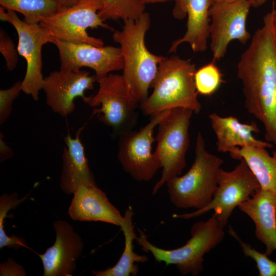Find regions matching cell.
I'll return each instance as SVG.
<instances>
[{
    "label": "cell",
    "mask_w": 276,
    "mask_h": 276,
    "mask_svg": "<svg viewBox=\"0 0 276 276\" xmlns=\"http://www.w3.org/2000/svg\"><path fill=\"white\" fill-rule=\"evenodd\" d=\"M0 52L4 56L7 69L12 71L18 62V53L11 38L6 32L0 29Z\"/></svg>",
    "instance_id": "83f0119b"
},
{
    "label": "cell",
    "mask_w": 276,
    "mask_h": 276,
    "mask_svg": "<svg viewBox=\"0 0 276 276\" xmlns=\"http://www.w3.org/2000/svg\"><path fill=\"white\" fill-rule=\"evenodd\" d=\"M238 208L252 219L256 238L265 245V254L271 255L276 250V195L260 189Z\"/></svg>",
    "instance_id": "d6986e66"
},
{
    "label": "cell",
    "mask_w": 276,
    "mask_h": 276,
    "mask_svg": "<svg viewBox=\"0 0 276 276\" xmlns=\"http://www.w3.org/2000/svg\"><path fill=\"white\" fill-rule=\"evenodd\" d=\"M61 6L70 7L77 4L80 0H54Z\"/></svg>",
    "instance_id": "1f68e13d"
},
{
    "label": "cell",
    "mask_w": 276,
    "mask_h": 276,
    "mask_svg": "<svg viewBox=\"0 0 276 276\" xmlns=\"http://www.w3.org/2000/svg\"><path fill=\"white\" fill-rule=\"evenodd\" d=\"M223 160L207 151L204 139L197 133L194 162L183 175L173 176L166 182L170 201L179 209L206 206L217 188Z\"/></svg>",
    "instance_id": "277c9868"
},
{
    "label": "cell",
    "mask_w": 276,
    "mask_h": 276,
    "mask_svg": "<svg viewBox=\"0 0 276 276\" xmlns=\"http://www.w3.org/2000/svg\"><path fill=\"white\" fill-rule=\"evenodd\" d=\"M0 7V19L11 24L18 37L17 50L27 63L25 76L21 81V91L38 101L42 89L44 77L42 73L41 51L43 45L53 43L54 37L40 24H31L20 19L15 11Z\"/></svg>",
    "instance_id": "9c48e42d"
},
{
    "label": "cell",
    "mask_w": 276,
    "mask_h": 276,
    "mask_svg": "<svg viewBox=\"0 0 276 276\" xmlns=\"http://www.w3.org/2000/svg\"><path fill=\"white\" fill-rule=\"evenodd\" d=\"M237 75L242 84L244 106L263 124L266 141L276 146V37L272 10L263 17L241 53Z\"/></svg>",
    "instance_id": "6da1fadb"
},
{
    "label": "cell",
    "mask_w": 276,
    "mask_h": 276,
    "mask_svg": "<svg viewBox=\"0 0 276 276\" xmlns=\"http://www.w3.org/2000/svg\"><path fill=\"white\" fill-rule=\"evenodd\" d=\"M272 11L273 13V25L275 32V35L276 37V8L273 7Z\"/></svg>",
    "instance_id": "836d02e7"
},
{
    "label": "cell",
    "mask_w": 276,
    "mask_h": 276,
    "mask_svg": "<svg viewBox=\"0 0 276 276\" xmlns=\"http://www.w3.org/2000/svg\"><path fill=\"white\" fill-rule=\"evenodd\" d=\"M170 109L151 116L149 122L138 131L128 130L118 142V158L125 172L139 181H148L161 168L159 159L152 152L154 128Z\"/></svg>",
    "instance_id": "8fae6325"
},
{
    "label": "cell",
    "mask_w": 276,
    "mask_h": 276,
    "mask_svg": "<svg viewBox=\"0 0 276 276\" xmlns=\"http://www.w3.org/2000/svg\"><path fill=\"white\" fill-rule=\"evenodd\" d=\"M14 155V152L12 149L7 145L3 140V134H0V162L4 161L10 158Z\"/></svg>",
    "instance_id": "f546056e"
},
{
    "label": "cell",
    "mask_w": 276,
    "mask_h": 276,
    "mask_svg": "<svg viewBox=\"0 0 276 276\" xmlns=\"http://www.w3.org/2000/svg\"><path fill=\"white\" fill-rule=\"evenodd\" d=\"M71 219L100 221L120 226L123 216L98 187L80 186L74 193L68 210Z\"/></svg>",
    "instance_id": "e0dca14e"
},
{
    "label": "cell",
    "mask_w": 276,
    "mask_h": 276,
    "mask_svg": "<svg viewBox=\"0 0 276 276\" xmlns=\"http://www.w3.org/2000/svg\"><path fill=\"white\" fill-rule=\"evenodd\" d=\"M239 0H212L213 3L222 2V3H231ZM248 1L253 7H259L266 3L267 0H247Z\"/></svg>",
    "instance_id": "4dcf8cb0"
},
{
    "label": "cell",
    "mask_w": 276,
    "mask_h": 276,
    "mask_svg": "<svg viewBox=\"0 0 276 276\" xmlns=\"http://www.w3.org/2000/svg\"><path fill=\"white\" fill-rule=\"evenodd\" d=\"M151 24L150 15L144 12L136 20L124 21L121 30L114 31L112 39L120 45L124 60L123 76L130 91L141 104L148 98V91L164 56L151 53L145 43Z\"/></svg>",
    "instance_id": "3957f363"
},
{
    "label": "cell",
    "mask_w": 276,
    "mask_h": 276,
    "mask_svg": "<svg viewBox=\"0 0 276 276\" xmlns=\"http://www.w3.org/2000/svg\"><path fill=\"white\" fill-rule=\"evenodd\" d=\"M251 4L247 0L231 3H213L209 11L210 49L213 61L225 55L229 43L237 40L244 44L250 38L246 20Z\"/></svg>",
    "instance_id": "7c38bea8"
},
{
    "label": "cell",
    "mask_w": 276,
    "mask_h": 276,
    "mask_svg": "<svg viewBox=\"0 0 276 276\" xmlns=\"http://www.w3.org/2000/svg\"><path fill=\"white\" fill-rule=\"evenodd\" d=\"M27 273L24 267L9 258L0 264L1 276H25Z\"/></svg>",
    "instance_id": "f1b7e54d"
},
{
    "label": "cell",
    "mask_w": 276,
    "mask_h": 276,
    "mask_svg": "<svg viewBox=\"0 0 276 276\" xmlns=\"http://www.w3.org/2000/svg\"><path fill=\"white\" fill-rule=\"evenodd\" d=\"M21 91V81L15 83L11 87L0 90V125L4 124L10 117L12 104Z\"/></svg>",
    "instance_id": "4316f807"
},
{
    "label": "cell",
    "mask_w": 276,
    "mask_h": 276,
    "mask_svg": "<svg viewBox=\"0 0 276 276\" xmlns=\"http://www.w3.org/2000/svg\"><path fill=\"white\" fill-rule=\"evenodd\" d=\"M193 111L189 108L170 109L158 124L155 153L158 157L162 176L152 190L154 195L170 178L180 175L186 166V154L190 145L189 128Z\"/></svg>",
    "instance_id": "8992f818"
},
{
    "label": "cell",
    "mask_w": 276,
    "mask_h": 276,
    "mask_svg": "<svg viewBox=\"0 0 276 276\" xmlns=\"http://www.w3.org/2000/svg\"><path fill=\"white\" fill-rule=\"evenodd\" d=\"M100 17L106 20H136L145 12V4L141 0H101Z\"/></svg>",
    "instance_id": "cb8c5ba5"
},
{
    "label": "cell",
    "mask_w": 276,
    "mask_h": 276,
    "mask_svg": "<svg viewBox=\"0 0 276 276\" xmlns=\"http://www.w3.org/2000/svg\"><path fill=\"white\" fill-rule=\"evenodd\" d=\"M133 213L131 206L125 211L120 225L125 239L124 251L118 262L113 267L105 270H93L95 276H130L137 275L139 272L137 265L135 263H145L148 260L145 255H138L134 251L133 242L136 236L132 222Z\"/></svg>",
    "instance_id": "7402d4cb"
},
{
    "label": "cell",
    "mask_w": 276,
    "mask_h": 276,
    "mask_svg": "<svg viewBox=\"0 0 276 276\" xmlns=\"http://www.w3.org/2000/svg\"><path fill=\"white\" fill-rule=\"evenodd\" d=\"M170 1H173V0H141V1L145 5L148 4L163 3V2H168Z\"/></svg>",
    "instance_id": "d6a6232c"
},
{
    "label": "cell",
    "mask_w": 276,
    "mask_h": 276,
    "mask_svg": "<svg viewBox=\"0 0 276 276\" xmlns=\"http://www.w3.org/2000/svg\"><path fill=\"white\" fill-rule=\"evenodd\" d=\"M229 153L233 159L244 160L261 189L276 195V151L270 155L266 148L247 147H236Z\"/></svg>",
    "instance_id": "44dd1931"
},
{
    "label": "cell",
    "mask_w": 276,
    "mask_h": 276,
    "mask_svg": "<svg viewBox=\"0 0 276 276\" xmlns=\"http://www.w3.org/2000/svg\"><path fill=\"white\" fill-rule=\"evenodd\" d=\"M240 161L231 171L221 169L217 188L212 200L206 206L192 213L174 214L172 217L189 219L213 210L220 226L224 228L234 210L261 189L258 180L244 160L241 159Z\"/></svg>",
    "instance_id": "52a82bcc"
},
{
    "label": "cell",
    "mask_w": 276,
    "mask_h": 276,
    "mask_svg": "<svg viewBox=\"0 0 276 276\" xmlns=\"http://www.w3.org/2000/svg\"><path fill=\"white\" fill-rule=\"evenodd\" d=\"M53 226L56 233L54 244L43 254H38L42 263L43 275L72 276L83 250V240L66 221H55Z\"/></svg>",
    "instance_id": "9a60e30c"
},
{
    "label": "cell",
    "mask_w": 276,
    "mask_h": 276,
    "mask_svg": "<svg viewBox=\"0 0 276 276\" xmlns=\"http://www.w3.org/2000/svg\"><path fill=\"white\" fill-rule=\"evenodd\" d=\"M97 82L95 75L84 70L61 69L51 72L44 78L42 89L47 105L55 113L63 117L71 114L76 107L74 101L78 97L87 103L86 90L94 88Z\"/></svg>",
    "instance_id": "5bb4252c"
},
{
    "label": "cell",
    "mask_w": 276,
    "mask_h": 276,
    "mask_svg": "<svg viewBox=\"0 0 276 276\" xmlns=\"http://www.w3.org/2000/svg\"><path fill=\"white\" fill-rule=\"evenodd\" d=\"M222 81L221 72L214 61L202 66L195 73L196 89L198 93L202 95L210 96L214 94Z\"/></svg>",
    "instance_id": "d4e9b609"
},
{
    "label": "cell",
    "mask_w": 276,
    "mask_h": 276,
    "mask_svg": "<svg viewBox=\"0 0 276 276\" xmlns=\"http://www.w3.org/2000/svg\"><path fill=\"white\" fill-rule=\"evenodd\" d=\"M98 83L97 93L86 103L94 109L100 121L116 131L129 130L135 121L140 103L130 91L122 75L109 74Z\"/></svg>",
    "instance_id": "30bf717a"
},
{
    "label": "cell",
    "mask_w": 276,
    "mask_h": 276,
    "mask_svg": "<svg viewBox=\"0 0 276 276\" xmlns=\"http://www.w3.org/2000/svg\"><path fill=\"white\" fill-rule=\"evenodd\" d=\"M196 70L195 64L190 59H182L177 55L164 56L150 86L153 88V91L140 104L143 113L152 116L179 107L199 113L201 105L194 83Z\"/></svg>",
    "instance_id": "7a4b0ae2"
},
{
    "label": "cell",
    "mask_w": 276,
    "mask_h": 276,
    "mask_svg": "<svg viewBox=\"0 0 276 276\" xmlns=\"http://www.w3.org/2000/svg\"><path fill=\"white\" fill-rule=\"evenodd\" d=\"M223 229L213 214L206 221L195 223L191 229V238L178 248L168 250L156 246L148 240L141 229L135 241L142 250L150 252L156 261L164 262L167 266L174 265L182 275L197 276L203 270L204 255L223 241Z\"/></svg>",
    "instance_id": "5b68a950"
},
{
    "label": "cell",
    "mask_w": 276,
    "mask_h": 276,
    "mask_svg": "<svg viewBox=\"0 0 276 276\" xmlns=\"http://www.w3.org/2000/svg\"><path fill=\"white\" fill-rule=\"evenodd\" d=\"M1 6L21 13L27 23L40 24L55 13L61 6L54 0H0Z\"/></svg>",
    "instance_id": "603a6c76"
},
{
    "label": "cell",
    "mask_w": 276,
    "mask_h": 276,
    "mask_svg": "<svg viewBox=\"0 0 276 276\" xmlns=\"http://www.w3.org/2000/svg\"><path fill=\"white\" fill-rule=\"evenodd\" d=\"M173 17L182 19L188 16L187 30L184 35L174 41L169 53L176 52L183 43H188L194 52H204L210 37L211 18L209 14L212 0H174Z\"/></svg>",
    "instance_id": "2e32d148"
},
{
    "label": "cell",
    "mask_w": 276,
    "mask_h": 276,
    "mask_svg": "<svg viewBox=\"0 0 276 276\" xmlns=\"http://www.w3.org/2000/svg\"><path fill=\"white\" fill-rule=\"evenodd\" d=\"M211 127L216 138L217 151L229 152L236 147L272 148V143L256 139L254 133L260 131L255 122L242 123L233 116L221 117L213 112L209 115Z\"/></svg>",
    "instance_id": "ac0fdd59"
},
{
    "label": "cell",
    "mask_w": 276,
    "mask_h": 276,
    "mask_svg": "<svg viewBox=\"0 0 276 276\" xmlns=\"http://www.w3.org/2000/svg\"><path fill=\"white\" fill-rule=\"evenodd\" d=\"M53 44L58 50L60 68L78 71L82 67L90 68L95 72L97 82L111 72L123 69L124 60L120 47L74 43L55 37Z\"/></svg>",
    "instance_id": "4fadbf2b"
},
{
    "label": "cell",
    "mask_w": 276,
    "mask_h": 276,
    "mask_svg": "<svg viewBox=\"0 0 276 276\" xmlns=\"http://www.w3.org/2000/svg\"><path fill=\"white\" fill-rule=\"evenodd\" d=\"M101 7V0H80L70 7L61 6L40 24L61 40L102 47L104 43L101 39L91 36L87 32L88 28L98 27L114 31L100 17L98 12Z\"/></svg>",
    "instance_id": "ba28073f"
},
{
    "label": "cell",
    "mask_w": 276,
    "mask_h": 276,
    "mask_svg": "<svg viewBox=\"0 0 276 276\" xmlns=\"http://www.w3.org/2000/svg\"><path fill=\"white\" fill-rule=\"evenodd\" d=\"M228 233L238 242L244 256L255 261L260 276H276V262L271 260L265 253L258 251L250 244L243 242L230 226Z\"/></svg>",
    "instance_id": "484cf974"
},
{
    "label": "cell",
    "mask_w": 276,
    "mask_h": 276,
    "mask_svg": "<svg viewBox=\"0 0 276 276\" xmlns=\"http://www.w3.org/2000/svg\"><path fill=\"white\" fill-rule=\"evenodd\" d=\"M66 146L62 154V167L60 177V188L65 193L74 194L81 186L97 187L90 170L79 134L75 137H64Z\"/></svg>",
    "instance_id": "ffe728a7"
}]
</instances>
